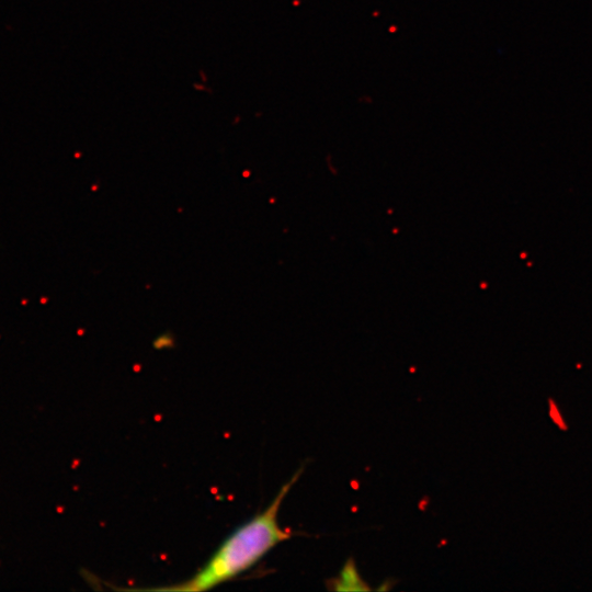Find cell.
Listing matches in <instances>:
<instances>
[{"instance_id":"cell-2","label":"cell","mask_w":592,"mask_h":592,"mask_svg":"<svg viewBox=\"0 0 592 592\" xmlns=\"http://www.w3.org/2000/svg\"><path fill=\"white\" fill-rule=\"evenodd\" d=\"M329 588L337 591H364L371 588L360 577L353 559H349L339 576L330 581Z\"/></svg>"},{"instance_id":"cell-1","label":"cell","mask_w":592,"mask_h":592,"mask_svg":"<svg viewBox=\"0 0 592 592\" xmlns=\"http://www.w3.org/2000/svg\"><path fill=\"white\" fill-rule=\"evenodd\" d=\"M304 465L282 486L269 506L235 530L191 578L162 591H205L229 581L258 563L271 549L292 537L281 527L283 500L304 471Z\"/></svg>"}]
</instances>
